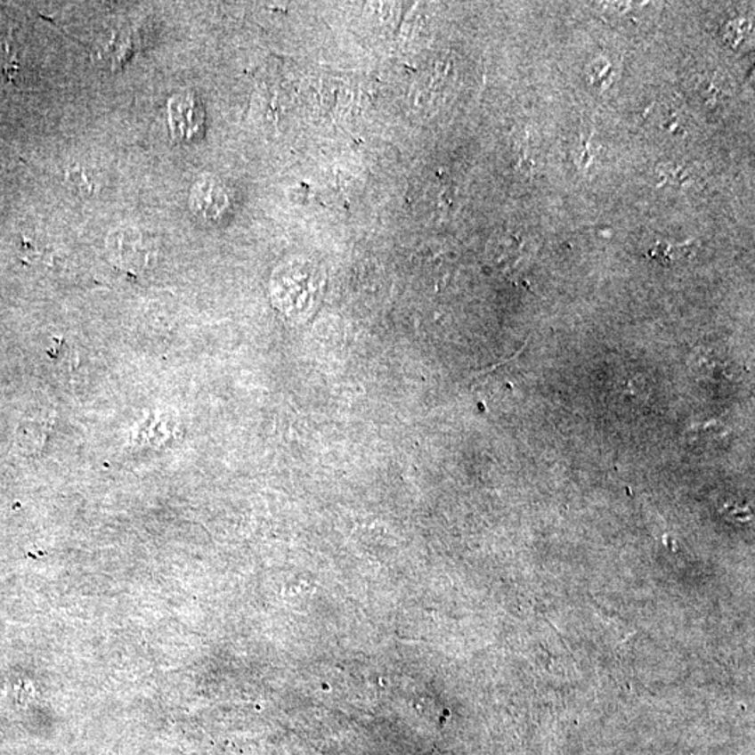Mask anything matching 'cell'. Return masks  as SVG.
Segmentation results:
<instances>
[{"mask_svg": "<svg viewBox=\"0 0 755 755\" xmlns=\"http://www.w3.org/2000/svg\"><path fill=\"white\" fill-rule=\"evenodd\" d=\"M171 132L175 141H192L203 124V110L192 94H180L170 102Z\"/></svg>", "mask_w": 755, "mask_h": 755, "instance_id": "cell-1", "label": "cell"}, {"mask_svg": "<svg viewBox=\"0 0 755 755\" xmlns=\"http://www.w3.org/2000/svg\"><path fill=\"white\" fill-rule=\"evenodd\" d=\"M192 203L196 212L206 217H215L222 213L220 206H225L227 200L223 189L217 183L205 181L198 183L193 191Z\"/></svg>", "mask_w": 755, "mask_h": 755, "instance_id": "cell-2", "label": "cell"}]
</instances>
